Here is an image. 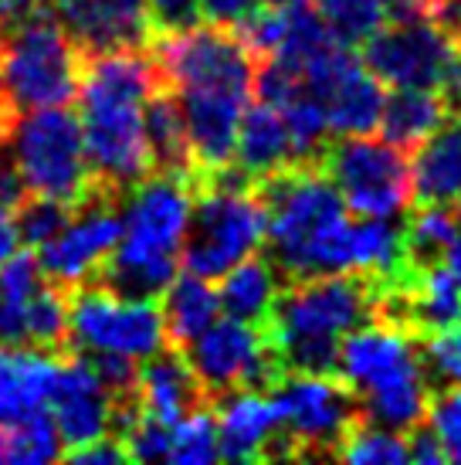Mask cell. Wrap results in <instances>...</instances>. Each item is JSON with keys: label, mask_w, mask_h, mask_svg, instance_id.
Instances as JSON below:
<instances>
[{"label": "cell", "mask_w": 461, "mask_h": 465, "mask_svg": "<svg viewBox=\"0 0 461 465\" xmlns=\"http://www.w3.org/2000/svg\"><path fill=\"white\" fill-rule=\"evenodd\" d=\"M163 72L153 48H119V52L89 54L78 116L85 133V153L95 181L115 194H129L153 173L142 105L156 89H163Z\"/></svg>", "instance_id": "6da1fadb"}, {"label": "cell", "mask_w": 461, "mask_h": 465, "mask_svg": "<svg viewBox=\"0 0 461 465\" xmlns=\"http://www.w3.org/2000/svg\"><path fill=\"white\" fill-rule=\"evenodd\" d=\"M380 275L329 272L285 282L265 333L289 374H339V343L377 320Z\"/></svg>", "instance_id": "7a4b0ae2"}, {"label": "cell", "mask_w": 461, "mask_h": 465, "mask_svg": "<svg viewBox=\"0 0 461 465\" xmlns=\"http://www.w3.org/2000/svg\"><path fill=\"white\" fill-rule=\"evenodd\" d=\"M339 374L357 391L363 421L410 435L431 411V374L424 363V336L387 320H370L343 336Z\"/></svg>", "instance_id": "3957f363"}, {"label": "cell", "mask_w": 461, "mask_h": 465, "mask_svg": "<svg viewBox=\"0 0 461 465\" xmlns=\"http://www.w3.org/2000/svg\"><path fill=\"white\" fill-rule=\"evenodd\" d=\"M255 194L261 197L269 214L265 242H269L271 262L282 269L285 282L309 279V265L319 238L336 221L346 218V201L339 187L329 181V173L319 163L299 160L271 177H261L255 183Z\"/></svg>", "instance_id": "277c9868"}, {"label": "cell", "mask_w": 461, "mask_h": 465, "mask_svg": "<svg viewBox=\"0 0 461 465\" xmlns=\"http://www.w3.org/2000/svg\"><path fill=\"white\" fill-rule=\"evenodd\" d=\"M0 68L11 103L21 109L68 105L78 99L89 54L64 31L58 14L41 7L21 21H0Z\"/></svg>", "instance_id": "5b68a950"}, {"label": "cell", "mask_w": 461, "mask_h": 465, "mask_svg": "<svg viewBox=\"0 0 461 465\" xmlns=\"http://www.w3.org/2000/svg\"><path fill=\"white\" fill-rule=\"evenodd\" d=\"M7 143L31 194L82 204L99 187L85 153L82 116L68 113L64 105H44L17 116Z\"/></svg>", "instance_id": "8992f818"}, {"label": "cell", "mask_w": 461, "mask_h": 465, "mask_svg": "<svg viewBox=\"0 0 461 465\" xmlns=\"http://www.w3.org/2000/svg\"><path fill=\"white\" fill-rule=\"evenodd\" d=\"M269 234V214L255 187L204 183L193 197L191 228L180 262L204 279L228 275L238 262L251 259Z\"/></svg>", "instance_id": "52a82bcc"}, {"label": "cell", "mask_w": 461, "mask_h": 465, "mask_svg": "<svg viewBox=\"0 0 461 465\" xmlns=\"http://www.w3.org/2000/svg\"><path fill=\"white\" fill-rule=\"evenodd\" d=\"M68 336L82 353H119L146 361L167 340V320L160 299H126L99 282L68 292Z\"/></svg>", "instance_id": "ba28073f"}, {"label": "cell", "mask_w": 461, "mask_h": 465, "mask_svg": "<svg viewBox=\"0 0 461 465\" xmlns=\"http://www.w3.org/2000/svg\"><path fill=\"white\" fill-rule=\"evenodd\" d=\"M319 167L339 187L346 207L357 218H390L397 221L414 201V177L404 150L384 136H339L322 150Z\"/></svg>", "instance_id": "9c48e42d"}, {"label": "cell", "mask_w": 461, "mask_h": 465, "mask_svg": "<svg viewBox=\"0 0 461 465\" xmlns=\"http://www.w3.org/2000/svg\"><path fill=\"white\" fill-rule=\"evenodd\" d=\"M292 459H339L346 435L363 421L343 374H289L275 388Z\"/></svg>", "instance_id": "30bf717a"}, {"label": "cell", "mask_w": 461, "mask_h": 465, "mask_svg": "<svg viewBox=\"0 0 461 465\" xmlns=\"http://www.w3.org/2000/svg\"><path fill=\"white\" fill-rule=\"evenodd\" d=\"M153 54L170 89L255 92L258 54L230 27H191L173 38H156Z\"/></svg>", "instance_id": "8fae6325"}, {"label": "cell", "mask_w": 461, "mask_h": 465, "mask_svg": "<svg viewBox=\"0 0 461 465\" xmlns=\"http://www.w3.org/2000/svg\"><path fill=\"white\" fill-rule=\"evenodd\" d=\"M363 62L394 89H441L461 62V41L435 14H427L404 25H384L373 38L363 41Z\"/></svg>", "instance_id": "7c38bea8"}, {"label": "cell", "mask_w": 461, "mask_h": 465, "mask_svg": "<svg viewBox=\"0 0 461 465\" xmlns=\"http://www.w3.org/2000/svg\"><path fill=\"white\" fill-rule=\"evenodd\" d=\"M302 85L322 103L336 136H363L380 126L387 99L384 82L353 54V45L333 38L316 54H309L302 65Z\"/></svg>", "instance_id": "4fadbf2b"}, {"label": "cell", "mask_w": 461, "mask_h": 465, "mask_svg": "<svg viewBox=\"0 0 461 465\" xmlns=\"http://www.w3.org/2000/svg\"><path fill=\"white\" fill-rule=\"evenodd\" d=\"M119 197L99 183L82 204L75 207L72 221L52 242H44L38 252V265L44 279L62 289H78L95 279V272L109 259V252L119 245L123 238V211H119Z\"/></svg>", "instance_id": "5bb4252c"}, {"label": "cell", "mask_w": 461, "mask_h": 465, "mask_svg": "<svg viewBox=\"0 0 461 465\" xmlns=\"http://www.w3.org/2000/svg\"><path fill=\"white\" fill-rule=\"evenodd\" d=\"M197 187L187 177L150 173L126 197L119 248L142 259H177L191 228Z\"/></svg>", "instance_id": "9a60e30c"}, {"label": "cell", "mask_w": 461, "mask_h": 465, "mask_svg": "<svg viewBox=\"0 0 461 465\" xmlns=\"http://www.w3.org/2000/svg\"><path fill=\"white\" fill-rule=\"evenodd\" d=\"M221 431V459L228 462H269L292 459L285 439L282 404L275 391H230L214 401Z\"/></svg>", "instance_id": "2e32d148"}, {"label": "cell", "mask_w": 461, "mask_h": 465, "mask_svg": "<svg viewBox=\"0 0 461 465\" xmlns=\"http://www.w3.org/2000/svg\"><path fill=\"white\" fill-rule=\"evenodd\" d=\"M58 431L64 439V449L89 445V441L109 435L115 425V398L103 384L95 367L85 353L68 350L62 361V374L54 384V394L48 401Z\"/></svg>", "instance_id": "e0dca14e"}, {"label": "cell", "mask_w": 461, "mask_h": 465, "mask_svg": "<svg viewBox=\"0 0 461 465\" xmlns=\"http://www.w3.org/2000/svg\"><path fill=\"white\" fill-rule=\"evenodd\" d=\"M52 11L85 54L153 48L146 0H52Z\"/></svg>", "instance_id": "ac0fdd59"}, {"label": "cell", "mask_w": 461, "mask_h": 465, "mask_svg": "<svg viewBox=\"0 0 461 465\" xmlns=\"http://www.w3.org/2000/svg\"><path fill=\"white\" fill-rule=\"evenodd\" d=\"M64 353L41 347L0 350V425H14L17 418L48 408Z\"/></svg>", "instance_id": "d6986e66"}, {"label": "cell", "mask_w": 461, "mask_h": 465, "mask_svg": "<svg viewBox=\"0 0 461 465\" xmlns=\"http://www.w3.org/2000/svg\"><path fill=\"white\" fill-rule=\"evenodd\" d=\"M140 401L146 411L163 418L167 425H177L197 408L214 404L180 347L156 350L153 357H146V363L140 367Z\"/></svg>", "instance_id": "ffe728a7"}, {"label": "cell", "mask_w": 461, "mask_h": 465, "mask_svg": "<svg viewBox=\"0 0 461 465\" xmlns=\"http://www.w3.org/2000/svg\"><path fill=\"white\" fill-rule=\"evenodd\" d=\"M299 163L295 153L292 133L285 123L282 109L271 103L248 105L238 126V146H234V167L248 173L251 183H258L261 177H271L279 170Z\"/></svg>", "instance_id": "44dd1931"}, {"label": "cell", "mask_w": 461, "mask_h": 465, "mask_svg": "<svg viewBox=\"0 0 461 465\" xmlns=\"http://www.w3.org/2000/svg\"><path fill=\"white\" fill-rule=\"evenodd\" d=\"M417 204H458L461 201V116H448L417 146L410 163Z\"/></svg>", "instance_id": "7402d4cb"}, {"label": "cell", "mask_w": 461, "mask_h": 465, "mask_svg": "<svg viewBox=\"0 0 461 465\" xmlns=\"http://www.w3.org/2000/svg\"><path fill=\"white\" fill-rule=\"evenodd\" d=\"M142 126H146V146H150L153 173L187 177L197 187V163H193L183 109H180L177 92L170 89V85L156 89L146 99V105H142Z\"/></svg>", "instance_id": "603a6c76"}, {"label": "cell", "mask_w": 461, "mask_h": 465, "mask_svg": "<svg viewBox=\"0 0 461 465\" xmlns=\"http://www.w3.org/2000/svg\"><path fill=\"white\" fill-rule=\"evenodd\" d=\"M451 116V105L441 89H417V85H404L394 89L384 99V113H380V136L394 143L397 150H417L431 133Z\"/></svg>", "instance_id": "cb8c5ba5"}, {"label": "cell", "mask_w": 461, "mask_h": 465, "mask_svg": "<svg viewBox=\"0 0 461 465\" xmlns=\"http://www.w3.org/2000/svg\"><path fill=\"white\" fill-rule=\"evenodd\" d=\"M285 289L282 269L269 259H244L238 262L228 275H221V310L244 320V323L265 326L269 323L275 302Z\"/></svg>", "instance_id": "d4e9b609"}, {"label": "cell", "mask_w": 461, "mask_h": 465, "mask_svg": "<svg viewBox=\"0 0 461 465\" xmlns=\"http://www.w3.org/2000/svg\"><path fill=\"white\" fill-rule=\"evenodd\" d=\"M163 320H167L170 347H187L207 326L221 320V289H214V279H204L197 272L177 275L163 292Z\"/></svg>", "instance_id": "484cf974"}, {"label": "cell", "mask_w": 461, "mask_h": 465, "mask_svg": "<svg viewBox=\"0 0 461 465\" xmlns=\"http://www.w3.org/2000/svg\"><path fill=\"white\" fill-rule=\"evenodd\" d=\"M461 238V218L451 204H421L404 224V252L417 269L445 262L448 248Z\"/></svg>", "instance_id": "4316f807"}, {"label": "cell", "mask_w": 461, "mask_h": 465, "mask_svg": "<svg viewBox=\"0 0 461 465\" xmlns=\"http://www.w3.org/2000/svg\"><path fill=\"white\" fill-rule=\"evenodd\" d=\"M7 428V462L14 465H41V462H54L64 455V439L58 431V421H54L52 411H38L17 418L14 425Z\"/></svg>", "instance_id": "83f0119b"}, {"label": "cell", "mask_w": 461, "mask_h": 465, "mask_svg": "<svg viewBox=\"0 0 461 465\" xmlns=\"http://www.w3.org/2000/svg\"><path fill=\"white\" fill-rule=\"evenodd\" d=\"M312 7L346 45H363L387 25L384 0H312Z\"/></svg>", "instance_id": "f1b7e54d"}, {"label": "cell", "mask_w": 461, "mask_h": 465, "mask_svg": "<svg viewBox=\"0 0 461 465\" xmlns=\"http://www.w3.org/2000/svg\"><path fill=\"white\" fill-rule=\"evenodd\" d=\"M343 462L357 465H404L410 462V441L400 431L390 428L370 425V421H359L349 435H346L343 449H339Z\"/></svg>", "instance_id": "f546056e"}, {"label": "cell", "mask_w": 461, "mask_h": 465, "mask_svg": "<svg viewBox=\"0 0 461 465\" xmlns=\"http://www.w3.org/2000/svg\"><path fill=\"white\" fill-rule=\"evenodd\" d=\"M221 459V431L214 404L197 408L187 414L183 421L173 425V449H170V462L177 465H201Z\"/></svg>", "instance_id": "4dcf8cb0"}, {"label": "cell", "mask_w": 461, "mask_h": 465, "mask_svg": "<svg viewBox=\"0 0 461 465\" xmlns=\"http://www.w3.org/2000/svg\"><path fill=\"white\" fill-rule=\"evenodd\" d=\"M75 207L78 204H68V201H58V197L48 194H27L17 204V211H14L17 232H21V245L41 248L44 242H52L54 234L72 221Z\"/></svg>", "instance_id": "1f68e13d"}, {"label": "cell", "mask_w": 461, "mask_h": 465, "mask_svg": "<svg viewBox=\"0 0 461 465\" xmlns=\"http://www.w3.org/2000/svg\"><path fill=\"white\" fill-rule=\"evenodd\" d=\"M123 445L129 449L132 462H170V449H173V425L163 418H156L142 408L136 421L119 435Z\"/></svg>", "instance_id": "d6a6232c"}, {"label": "cell", "mask_w": 461, "mask_h": 465, "mask_svg": "<svg viewBox=\"0 0 461 465\" xmlns=\"http://www.w3.org/2000/svg\"><path fill=\"white\" fill-rule=\"evenodd\" d=\"M424 363L431 381L441 388H455L461 384V330L458 323L441 330V333L424 336Z\"/></svg>", "instance_id": "836d02e7"}, {"label": "cell", "mask_w": 461, "mask_h": 465, "mask_svg": "<svg viewBox=\"0 0 461 465\" xmlns=\"http://www.w3.org/2000/svg\"><path fill=\"white\" fill-rule=\"evenodd\" d=\"M427 425L435 428V435L445 445L448 462H461V384L437 391L431 398Z\"/></svg>", "instance_id": "e575fe53"}, {"label": "cell", "mask_w": 461, "mask_h": 465, "mask_svg": "<svg viewBox=\"0 0 461 465\" xmlns=\"http://www.w3.org/2000/svg\"><path fill=\"white\" fill-rule=\"evenodd\" d=\"M146 11H150V25H153L156 38H173L183 35L191 27L201 25V0H146Z\"/></svg>", "instance_id": "d590c367"}, {"label": "cell", "mask_w": 461, "mask_h": 465, "mask_svg": "<svg viewBox=\"0 0 461 465\" xmlns=\"http://www.w3.org/2000/svg\"><path fill=\"white\" fill-rule=\"evenodd\" d=\"M64 462L72 465H123V462H132L129 459V449L123 445L119 435H103V439L89 441V445H75V449H64L62 455Z\"/></svg>", "instance_id": "8d00e7d4"}, {"label": "cell", "mask_w": 461, "mask_h": 465, "mask_svg": "<svg viewBox=\"0 0 461 465\" xmlns=\"http://www.w3.org/2000/svg\"><path fill=\"white\" fill-rule=\"evenodd\" d=\"M201 11H204V17L211 25L241 31L261 11V0H201Z\"/></svg>", "instance_id": "74e56055"}, {"label": "cell", "mask_w": 461, "mask_h": 465, "mask_svg": "<svg viewBox=\"0 0 461 465\" xmlns=\"http://www.w3.org/2000/svg\"><path fill=\"white\" fill-rule=\"evenodd\" d=\"M407 441H410V462H417V465H445L448 462V452H445V445H441V439L435 435V428L431 425H417L407 435Z\"/></svg>", "instance_id": "f35d334b"}, {"label": "cell", "mask_w": 461, "mask_h": 465, "mask_svg": "<svg viewBox=\"0 0 461 465\" xmlns=\"http://www.w3.org/2000/svg\"><path fill=\"white\" fill-rule=\"evenodd\" d=\"M31 194L27 191L25 177H21V170L14 163L11 153H4L0 150V211H17V204Z\"/></svg>", "instance_id": "ab89813d"}, {"label": "cell", "mask_w": 461, "mask_h": 465, "mask_svg": "<svg viewBox=\"0 0 461 465\" xmlns=\"http://www.w3.org/2000/svg\"><path fill=\"white\" fill-rule=\"evenodd\" d=\"M17 248H21V232H17L14 211H0V265L17 255Z\"/></svg>", "instance_id": "60d3db41"}, {"label": "cell", "mask_w": 461, "mask_h": 465, "mask_svg": "<svg viewBox=\"0 0 461 465\" xmlns=\"http://www.w3.org/2000/svg\"><path fill=\"white\" fill-rule=\"evenodd\" d=\"M41 7H48V0H0V21H21Z\"/></svg>", "instance_id": "b9f144b4"}, {"label": "cell", "mask_w": 461, "mask_h": 465, "mask_svg": "<svg viewBox=\"0 0 461 465\" xmlns=\"http://www.w3.org/2000/svg\"><path fill=\"white\" fill-rule=\"evenodd\" d=\"M435 17L448 27V31H455V38L461 41V0H455V4H448V7L435 11Z\"/></svg>", "instance_id": "7bdbcfd3"}, {"label": "cell", "mask_w": 461, "mask_h": 465, "mask_svg": "<svg viewBox=\"0 0 461 465\" xmlns=\"http://www.w3.org/2000/svg\"><path fill=\"white\" fill-rule=\"evenodd\" d=\"M445 265H448V272L455 275V279H458V285H461V238L448 248V255H445Z\"/></svg>", "instance_id": "ee69618b"}, {"label": "cell", "mask_w": 461, "mask_h": 465, "mask_svg": "<svg viewBox=\"0 0 461 465\" xmlns=\"http://www.w3.org/2000/svg\"><path fill=\"white\" fill-rule=\"evenodd\" d=\"M17 123V119H14ZM14 123H7V119H0V150H4V143L11 140V130H14Z\"/></svg>", "instance_id": "f6af8a7d"}, {"label": "cell", "mask_w": 461, "mask_h": 465, "mask_svg": "<svg viewBox=\"0 0 461 465\" xmlns=\"http://www.w3.org/2000/svg\"><path fill=\"white\" fill-rule=\"evenodd\" d=\"M0 462H7V428L0 425Z\"/></svg>", "instance_id": "bcb514c9"}, {"label": "cell", "mask_w": 461, "mask_h": 465, "mask_svg": "<svg viewBox=\"0 0 461 465\" xmlns=\"http://www.w3.org/2000/svg\"><path fill=\"white\" fill-rule=\"evenodd\" d=\"M448 4H455V0H427V7H431V14L441 11V7H448Z\"/></svg>", "instance_id": "7dc6e473"}, {"label": "cell", "mask_w": 461, "mask_h": 465, "mask_svg": "<svg viewBox=\"0 0 461 465\" xmlns=\"http://www.w3.org/2000/svg\"><path fill=\"white\" fill-rule=\"evenodd\" d=\"M261 4H269V7H289V4H299V0H261Z\"/></svg>", "instance_id": "c3c4849f"}, {"label": "cell", "mask_w": 461, "mask_h": 465, "mask_svg": "<svg viewBox=\"0 0 461 465\" xmlns=\"http://www.w3.org/2000/svg\"><path fill=\"white\" fill-rule=\"evenodd\" d=\"M458 218H461V201H458Z\"/></svg>", "instance_id": "681fc988"}, {"label": "cell", "mask_w": 461, "mask_h": 465, "mask_svg": "<svg viewBox=\"0 0 461 465\" xmlns=\"http://www.w3.org/2000/svg\"><path fill=\"white\" fill-rule=\"evenodd\" d=\"M458 330H461V320H458Z\"/></svg>", "instance_id": "f907efd6"}]
</instances>
